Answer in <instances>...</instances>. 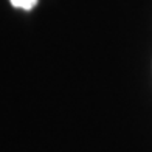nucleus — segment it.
I'll use <instances>...</instances> for the list:
<instances>
[{"instance_id": "f257e3e1", "label": "nucleus", "mask_w": 152, "mask_h": 152, "mask_svg": "<svg viewBox=\"0 0 152 152\" xmlns=\"http://www.w3.org/2000/svg\"><path fill=\"white\" fill-rule=\"evenodd\" d=\"M12 3V6H16V8H22V10H31L34 8V5L37 3V0H10Z\"/></svg>"}]
</instances>
